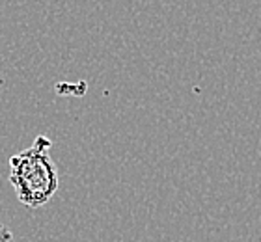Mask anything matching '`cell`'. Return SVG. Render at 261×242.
Returning a JSON list of instances; mask_svg holds the SVG:
<instances>
[{
    "mask_svg": "<svg viewBox=\"0 0 261 242\" xmlns=\"http://www.w3.org/2000/svg\"><path fill=\"white\" fill-rule=\"evenodd\" d=\"M13 240V235L4 224H0V242H11Z\"/></svg>",
    "mask_w": 261,
    "mask_h": 242,
    "instance_id": "cell-2",
    "label": "cell"
},
{
    "mask_svg": "<svg viewBox=\"0 0 261 242\" xmlns=\"http://www.w3.org/2000/svg\"><path fill=\"white\" fill-rule=\"evenodd\" d=\"M53 142L39 135L30 147L10 158V183L19 203L28 209H39L55 198L60 177L50 158Z\"/></svg>",
    "mask_w": 261,
    "mask_h": 242,
    "instance_id": "cell-1",
    "label": "cell"
}]
</instances>
